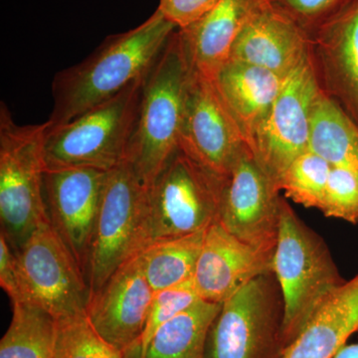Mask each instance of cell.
<instances>
[{
	"mask_svg": "<svg viewBox=\"0 0 358 358\" xmlns=\"http://www.w3.org/2000/svg\"><path fill=\"white\" fill-rule=\"evenodd\" d=\"M176 29L159 9L127 32L110 35L88 57L52 81L48 131L121 93L152 68Z\"/></svg>",
	"mask_w": 358,
	"mask_h": 358,
	"instance_id": "6da1fadb",
	"label": "cell"
},
{
	"mask_svg": "<svg viewBox=\"0 0 358 358\" xmlns=\"http://www.w3.org/2000/svg\"><path fill=\"white\" fill-rule=\"evenodd\" d=\"M193 67L176 29L145 76L126 162L147 187L178 150Z\"/></svg>",
	"mask_w": 358,
	"mask_h": 358,
	"instance_id": "7a4b0ae2",
	"label": "cell"
},
{
	"mask_svg": "<svg viewBox=\"0 0 358 358\" xmlns=\"http://www.w3.org/2000/svg\"><path fill=\"white\" fill-rule=\"evenodd\" d=\"M226 180L178 148L145 187L136 255L155 242L218 222Z\"/></svg>",
	"mask_w": 358,
	"mask_h": 358,
	"instance_id": "3957f363",
	"label": "cell"
},
{
	"mask_svg": "<svg viewBox=\"0 0 358 358\" xmlns=\"http://www.w3.org/2000/svg\"><path fill=\"white\" fill-rule=\"evenodd\" d=\"M274 274L284 300L282 343L285 350L313 315L346 282L326 242L282 199Z\"/></svg>",
	"mask_w": 358,
	"mask_h": 358,
	"instance_id": "277c9868",
	"label": "cell"
},
{
	"mask_svg": "<svg viewBox=\"0 0 358 358\" xmlns=\"http://www.w3.org/2000/svg\"><path fill=\"white\" fill-rule=\"evenodd\" d=\"M48 122L18 124L6 103H0V225L17 253L45 221L44 147Z\"/></svg>",
	"mask_w": 358,
	"mask_h": 358,
	"instance_id": "5b68a950",
	"label": "cell"
},
{
	"mask_svg": "<svg viewBox=\"0 0 358 358\" xmlns=\"http://www.w3.org/2000/svg\"><path fill=\"white\" fill-rule=\"evenodd\" d=\"M145 76L110 100L49 131L44 147L46 169H93L108 173L124 164Z\"/></svg>",
	"mask_w": 358,
	"mask_h": 358,
	"instance_id": "8992f818",
	"label": "cell"
},
{
	"mask_svg": "<svg viewBox=\"0 0 358 358\" xmlns=\"http://www.w3.org/2000/svg\"><path fill=\"white\" fill-rule=\"evenodd\" d=\"M284 312L274 272L252 280L222 303L204 358H282Z\"/></svg>",
	"mask_w": 358,
	"mask_h": 358,
	"instance_id": "52a82bcc",
	"label": "cell"
},
{
	"mask_svg": "<svg viewBox=\"0 0 358 358\" xmlns=\"http://www.w3.org/2000/svg\"><path fill=\"white\" fill-rule=\"evenodd\" d=\"M15 254L24 301L44 308L56 320L86 313L88 280L49 220Z\"/></svg>",
	"mask_w": 358,
	"mask_h": 358,
	"instance_id": "ba28073f",
	"label": "cell"
},
{
	"mask_svg": "<svg viewBox=\"0 0 358 358\" xmlns=\"http://www.w3.org/2000/svg\"><path fill=\"white\" fill-rule=\"evenodd\" d=\"M320 89L310 55L287 77L249 150L275 183L294 159L310 150V117Z\"/></svg>",
	"mask_w": 358,
	"mask_h": 358,
	"instance_id": "9c48e42d",
	"label": "cell"
},
{
	"mask_svg": "<svg viewBox=\"0 0 358 358\" xmlns=\"http://www.w3.org/2000/svg\"><path fill=\"white\" fill-rule=\"evenodd\" d=\"M145 192V186L127 162L108 171L90 252L91 294L136 255Z\"/></svg>",
	"mask_w": 358,
	"mask_h": 358,
	"instance_id": "30bf717a",
	"label": "cell"
},
{
	"mask_svg": "<svg viewBox=\"0 0 358 358\" xmlns=\"http://www.w3.org/2000/svg\"><path fill=\"white\" fill-rule=\"evenodd\" d=\"M179 148L227 178L247 147L215 84L193 69L186 96Z\"/></svg>",
	"mask_w": 358,
	"mask_h": 358,
	"instance_id": "8fae6325",
	"label": "cell"
},
{
	"mask_svg": "<svg viewBox=\"0 0 358 358\" xmlns=\"http://www.w3.org/2000/svg\"><path fill=\"white\" fill-rule=\"evenodd\" d=\"M282 199L277 183L246 148L226 180L218 223L246 243L275 248Z\"/></svg>",
	"mask_w": 358,
	"mask_h": 358,
	"instance_id": "7c38bea8",
	"label": "cell"
},
{
	"mask_svg": "<svg viewBox=\"0 0 358 358\" xmlns=\"http://www.w3.org/2000/svg\"><path fill=\"white\" fill-rule=\"evenodd\" d=\"M106 176L105 171L93 169H45L44 173V200L49 222L87 280Z\"/></svg>",
	"mask_w": 358,
	"mask_h": 358,
	"instance_id": "4fadbf2b",
	"label": "cell"
},
{
	"mask_svg": "<svg viewBox=\"0 0 358 358\" xmlns=\"http://www.w3.org/2000/svg\"><path fill=\"white\" fill-rule=\"evenodd\" d=\"M308 36L320 89L358 126V0H350Z\"/></svg>",
	"mask_w": 358,
	"mask_h": 358,
	"instance_id": "5bb4252c",
	"label": "cell"
},
{
	"mask_svg": "<svg viewBox=\"0 0 358 358\" xmlns=\"http://www.w3.org/2000/svg\"><path fill=\"white\" fill-rule=\"evenodd\" d=\"M275 251L246 243L221 224H212L205 231L192 279L200 300L223 303L252 280L274 272Z\"/></svg>",
	"mask_w": 358,
	"mask_h": 358,
	"instance_id": "9a60e30c",
	"label": "cell"
},
{
	"mask_svg": "<svg viewBox=\"0 0 358 358\" xmlns=\"http://www.w3.org/2000/svg\"><path fill=\"white\" fill-rule=\"evenodd\" d=\"M154 294L134 255L90 294L86 315L99 334L124 353L143 334Z\"/></svg>",
	"mask_w": 358,
	"mask_h": 358,
	"instance_id": "2e32d148",
	"label": "cell"
},
{
	"mask_svg": "<svg viewBox=\"0 0 358 358\" xmlns=\"http://www.w3.org/2000/svg\"><path fill=\"white\" fill-rule=\"evenodd\" d=\"M308 53V33L268 0L235 40L229 60L287 77Z\"/></svg>",
	"mask_w": 358,
	"mask_h": 358,
	"instance_id": "e0dca14e",
	"label": "cell"
},
{
	"mask_svg": "<svg viewBox=\"0 0 358 358\" xmlns=\"http://www.w3.org/2000/svg\"><path fill=\"white\" fill-rule=\"evenodd\" d=\"M268 0H220L196 22L178 29L193 69L213 81L235 40Z\"/></svg>",
	"mask_w": 358,
	"mask_h": 358,
	"instance_id": "ac0fdd59",
	"label": "cell"
},
{
	"mask_svg": "<svg viewBox=\"0 0 358 358\" xmlns=\"http://www.w3.org/2000/svg\"><path fill=\"white\" fill-rule=\"evenodd\" d=\"M287 77L228 60L213 80L247 147L272 109Z\"/></svg>",
	"mask_w": 358,
	"mask_h": 358,
	"instance_id": "d6986e66",
	"label": "cell"
},
{
	"mask_svg": "<svg viewBox=\"0 0 358 358\" xmlns=\"http://www.w3.org/2000/svg\"><path fill=\"white\" fill-rule=\"evenodd\" d=\"M357 331L358 274L327 299L282 358H334Z\"/></svg>",
	"mask_w": 358,
	"mask_h": 358,
	"instance_id": "ffe728a7",
	"label": "cell"
},
{
	"mask_svg": "<svg viewBox=\"0 0 358 358\" xmlns=\"http://www.w3.org/2000/svg\"><path fill=\"white\" fill-rule=\"evenodd\" d=\"M221 307L197 301L157 329L141 358H204L207 336Z\"/></svg>",
	"mask_w": 358,
	"mask_h": 358,
	"instance_id": "44dd1931",
	"label": "cell"
},
{
	"mask_svg": "<svg viewBox=\"0 0 358 358\" xmlns=\"http://www.w3.org/2000/svg\"><path fill=\"white\" fill-rule=\"evenodd\" d=\"M310 150L333 167L358 171V126L322 92L310 117Z\"/></svg>",
	"mask_w": 358,
	"mask_h": 358,
	"instance_id": "7402d4cb",
	"label": "cell"
},
{
	"mask_svg": "<svg viewBox=\"0 0 358 358\" xmlns=\"http://www.w3.org/2000/svg\"><path fill=\"white\" fill-rule=\"evenodd\" d=\"M205 231L155 242L136 254L154 293L192 281Z\"/></svg>",
	"mask_w": 358,
	"mask_h": 358,
	"instance_id": "603a6c76",
	"label": "cell"
},
{
	"mask_svg": "<svg viewBox=\"0 0 358 358\" xmlns=\"http://www.w3.org/2000/svg\"><path fill=\"white\" fill-rule=\"evenodd\" d=\"M13 306V319L0 341V358H54L55 317L30 301Z\"/></svg>",
	"mask_w": 358,
	"mask_h": 358,
	"instance_id": "cb8c5ba5",
	"label": "cell"
},
{
	"mask_svg": "<svg viewBox=\"0 0 358 358\" xmlns=\"http://www.w3.org/2000/svg\"><path fill=\"white\" fill-rule=\"evenodd\" d=\"M331 169L333 166L327 160L308 150L292 162L280 178L278 187L296 203L320 210Z\"/></svg>",
	"mask_w": 358,
	"mask_h": 358,
	"instance_id": "d4e9b609",
	"label": "cell"
},
{
	"mask_svg": "<svg viewBox=\"0 0 358 358\" xmlns=\"http://www.w3.org/2000/svg\"><path fill=\"white\" fill-rule=\"evenodd\" d=\"M54 358H124L94 329L86 313L56 320Z\"/></svg>",
	"mask_w": 358,
	"mask_h": 358,
	"instance_id": "484cf974",
	"label": "cell"
},
{
	"mask_svg": "<svg viewBox=\"0 0 358 358\" xmlns=\"http://www.w3.org/2000/svg\"><path fill=\"white\" fill-rule=\"evenodd\" d=\"M199 300L192 281L155 293L143 334L136 345L124 353V358H141L150 339L162 324Z\"/></svg>",
	"mask_w": 358,
	"mask_h": 358,
	"instance_id": "4316f807",
	"label": "cell"
},
{
	"mask_svg": "<svg viewBox=\"0 0 358 358\" xmlns=\"http://www.w3.org/2000/svg\"><path fill=\"white\" fill-rule=\"evenodd\" d=\"M320 211L327 217L358 224V171L333 167Z\"/></svg>",
	"mask_w": 358,
	"mask_h": 358,
	"instance_id": "83f0119b",
	"label": "cell"
},
{
	"mask_svg": "<svg viewBox=\"0 0 358 358\" xmlns=\"http://www.w3.org/2000/svg\"><path fill=\"white\" fill-rule=\"evenodd\" d=\"M308 33L338 13L350 0H268Z\"/></svg>",
	"mask_w": 358,
	"mask_h": 358,
	"instance_id": "f1b7e54d",
	"label": "cell"
},
{
	"mask_svg": "<svg viewBox=\"0 0 358 358\" xmlns=\"http://www.w3.org/2000/svg\"><path fill=\"white\" fill-rule=\"evenodd\" d=\"M220 0H160L157 9L178 29L196 22Z\"/></svg>",
	"mask_w": 358,
	"mask_h": 358,
	"instance_id": "f546056e",
	"label": "cell"
},
{
	"mask_svg": "<svg viewBox=\"0 0 358 358\" xmlns=\"http://www.w3.org/2000/svg\"><path fill=\"white\" fill-rule=\"evenodd\" d=\"M0 286L13 303L24 301L17 257L2 235H0Z\"/></svg>",
	"mask_w": 358,
	"mask_h": 358,
	"instance_id": "4dcf8cb0",
	"label": "cell"
},
{
	"mask_svg": "<svg viewBox=\"0 0 358 358\" xmlns=\"http://www.w3.org/2000/svg\"><path fill=\"white\" fill-rule=\"evenodd\" d=\"M334 358H358V341L343 346Z\"/></svg>",
	"mask_w": 358,
	"mask_h": 358,
	"instance_id": "1f68e13d",
	"label": "cell"
}]
</instances>
